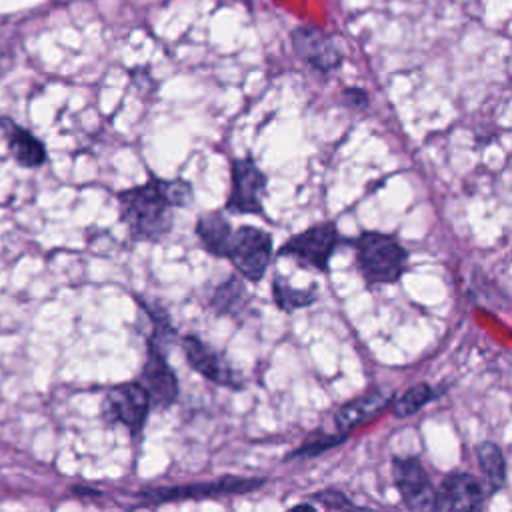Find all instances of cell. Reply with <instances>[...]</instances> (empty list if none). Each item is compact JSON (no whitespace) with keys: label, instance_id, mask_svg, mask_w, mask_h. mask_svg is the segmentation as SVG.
Listing matches in <instances>:
<instances>
[{"label":"cell","instance_id":"10","mask_svg":"<svg viewBox=\"0 0 512 512\" xmlns=\"http://www.w3.org/2000/svg\"><path fill=\"white\" fill-rule=\"evenodd\" d=\"M138 380L148 390L152 408H168L176 402L180 392L178 378L170 368V364L166 362L162 348L152 340H148V352H146V360Z\"/></svg>","mask_w":512,"mask_h":512},{"label":"cell","instance_id":"22","mask_svg":"<svg viewBox=\"0 0 512 512\" xmlns=\"http://www.w3.org/2000/svg\"><path fill=\"white\" fill-rule=\"evenodd\" d=\"M342 104L352 108V110H366L368 104H370V98H368V92L364 88L348 86L342 92Z\"/></svg>","mask_w":512,"mask_h":512},{"label":"cell","instance_id":"18","mask_svg":"<svg viewBox=\"0 0 512 512\" xmlns=\"http://www.w3.org/2000/svg\"><path fill=\"white\" fill-rule=\"evenodd\" d=\"M440 394H442V390H436L434 386H430L426 382H418V384L410 386L404 394H400V398H394L392 416L400 418V420L410 418V416L418 414L424 406L434 402Z\"/></svg>","mask_w":512,"mask_h":512},{"label":"cell","instance_id":"17","mask_svg":"<svg viewBox=\"0 0 512 512\" xmlns=\"http://www.w3.org/2000/svg\"><path fill=\"white\" fill-rule=\"evenodd\" d=\"M476 458H478L480 472L488 482V486L492 488V492L502 490L506 486V476H508L502 448L492 440H484L476 446Z\"/></svg>","mask_w":512,"mask_h":512},{"label":"cell","instance_id":"3","mask_svg":"<svg viewBox=\"0 0 512 512\" xmlns=\"http://www.w3.org/2000/svg\"><path fill=\"white\" fill-rule=\"evenodd\" d=\"M342 242H348V238L340 236L338 226L334 222H322L294 234L280 246L278 254L294 258L300 266L328 272L330 258Z\"/></svg>","mask_w":512,"mask_h":512},{"label":"cell","instance_id":"15","mask_svg":"<svg viewBox=\"0 0 512 512\" xmlns=\"http://www.w3.org/2000/svg\"><path fill=\"white\" fill-rule=\"evenodd\" d=\"M6 132H8V150L12 158L24 166V168H38L46 160V148L44 144L28 130L6 122Z\"/></svg>","mask_w":512,"mask_h":512},{"label":"cell","instance_id":"23","mask_svg":"<svg viewBox=\"0 0 512 512\" xmlns=\"http://www.w3.org/2000/svg\"><path fill=\"white\" fill-rule=\"evenodd\" d=\"M72 492H74V494H84V496H100V490L86 488V486H74Z\"/></svg>","mask_w":512,"mask_h":512},{"label":"cell","instance_id":"19","mask_svg":"<svg viewBox=\"0 0 512 512\" xmlns=\"http://www.w3.org/2000/svg\"><path fill=\"white\" fill-rule=\"evenodd\" d=\"M272 298L280 310L294 312L298 308H306L314 304L318 298V292L314 284L310 288H292L286 278L276 276L272 282Z\"/></svg>","mask_w":512,"mask_h":512},{"label":"cell","instance_id":"9","mask_svg":"<svg viewBox=\"0 0 512 512\" xmlns=\"http://www.w3.org/2000/svg\"><path fill=\"white\" fill-rule=\"evenodd\" d=\"M490 494L494 492L486 480L470 472H452L436 486L434 510H480Z\"/></svg>","mask_w":512,"mask_h":512},{"label":"cell","instance_id":"2","mask_svg":"<svg viewBox=\"0 0 512 512\" xmlns=\"http://www.w3.org/2000/svg\"><path fill=\"white\" fill-rule=\"evenodd\" d=\"M356 254V268L368 286L396 284L408 268V250L380 230H364L348 242Z\"/></svg>","mask_w":512,"mask_h":512},{"label":"cell","instance_id":"1","mask_svg":"<svg viewBox=\"0 0 512 512\" xmlns=\"http://www.w3.org/2000/svg\"><path fill=\"white\" fill-rule=\"evenodd\" d=\"M194 200L190 182L150 176L144 184L118 194L120 220L134 240H162L174 222V208H186Z\"/></svg>","mask_w":512,"mask_h":512},{"label":"cell","instance_id":"21","mask_svg":"<svg viewBox=\"0 0 512 512\" xmlns=\"http://www.w3.org/2000/svg\"><path fill=\"white\" fill-rule=\"evenodd\" d=\"M312 504L314 506H320V508H328V510H340V508H354L356 504L340 490L336 488H326V490H320L316 494H312Z\"/></svg>","mask_w":512,"mask_h":512},{"label":"cell","instance_id":"5","mask_svg":"<svg viewBox=\"0 0 512 512\" xmlns=\"http://www.w3.org/2000/svg\"><path fill=\"white\" fill-rule=\"evenodd\" d=\"M226 258L242 278L258 282L272 260V236L256 226H240L232 232Z\"/></svg>","mask_w":512,"mask_h":512},{"label":"cell","instance_id":"12","mask_svg":"<svg viewBox=\"0 0 512 512\" xmlns=\"http://www.w3.org/2000/svg\"><path fill=\"white\" fill-rule=\"evenodd\" d=\"M182 348H184V356L186 362L206 380H210L212 384L218 386H230V388H240L242 380L240 376L224 362V358L212 350L206 342H202L200 338H196L194 334L184 336L182 340Z\"/></svg>","mask_w":512,"mask_h":512},{"label":"cell","instance_id":"16","mask_svg":"<svg viewBox=\"0 0 512 512\" xmlns=\"http://www.w3.org/2000/svg\"><path fill=\"white\" fill-rule=\"evenodd\" d=\"M248 290L240 276H228L212 294V308L218 316H238L248 306Z\"/></svg>","mask_w":512,"mask_h":512},{"label":"cell","instance_id":"4","mask_svg":"<svg viewBox=\"0 0 512 512\" xmlns=\"http://www.w3.org/2000/svg\"><path fill=\"white\" fill-rule=\"evenodd\" d=\"M266 484V478H246V476H222L210 482H196L184 486H156L136 492V500L146 504H166L182 500H200L220 494H246Z\"/></svg>","mask_w":512,"mask_h":512},{"label":"cell","instance_id":"6","mask_svg":"<svg viewBox=\"0 0 512 512\" xmlns=\"http://www.w3.org/2000/svg\"><path fill=\"white\" fill-rule=\"evenodd\" d=\"M392 480L400 500L410 510H434L436 486L432 484L422 460L418 456H394Z\"/></svg>","mask_w":512,"mask_h":512},{"label":"cell","instance_id":"13","mask_svg":"<svg viewBox=\"0 0 512 512\" xmlns=\"http://www.w3.org/2000/svg\"><path fill=\"white\" fill-rule=\"evenodd\" d=\"M394 402V392L386 388H372L362 396L352 398L350 402L342 404L334 414L336 432L350 434L358 426L374 420L380 412H384Z\"/></svg>","mask_w":512,"mask_h":512},{"label":"cell","instance_id":"11","mask_svg":"<svg viewBox=\"0 0 512 512\" xmlns=\"http://www.w3.org/2000/svg\"><path fill=\"white\" fill-rule=\"evenodd\" d=\"M294 52L318 72H330L338 68L344 54L336 40L316 26H298L292 30Z\"/></svg>","mask_w":512,"mask_h":512},{"label":"cell","instance_id":"14","mask_svg":"<svg viewBox=\"0 0 512 512\" xmlns=\"http://www.w3.org/2000/svg\"><path fill=\"white\" fill-rule=\"evenodd\" d=\"M232 232L230 222L220 212H208L196 220V236L200 238L204 250L212 256L226 258Z\"/></svg>","mask_w":512,"mask_h":512},{"label":"cell","instance_id":"8","mask_svg":"<svg viewBox=\"0 0 512 512\" xmlns=\"http://www.w3.org/2000/svg\"><path fill=\"white\" fill-rule=\"evenodd\" d=\"M150 408H152L150 394L140 380L112 386L106 392L104 414L124 424L134 436L142 432L146 418L150 414Z\"/></svg>","mask_w":512,"mask_h":512},{"label":"cell","instance_id":"7","mask_svg":"<svg viewBox=\"0 0 512 512\" xmlns=\"http://www.w3.org/2000/svg\"><path fill=\"white\" fill-rule=\"evenodd\" d=\"M230 174L232 188L224 208L232 214H262L266 174L250 158H234L230 162Z\"/></svg>","mask_w":512,"mask_h":512},{"label":"cell","instance_id":"20","mask_svg":"<svg viewBox=\"0 0 512 512\" xmlns=\"http://www.w3.org/2000/svg\"><path fill=\"white\" fill-rule=\"evenodd\" d=\"M348 438V434L336 432V434H316L310 436L306 442H302L296 450H292L290 454H286V460H294V458H314L330 448H336L338 444H342Z\"/></svg>","mask_w":512,"mask_h":512}]
</instances>
